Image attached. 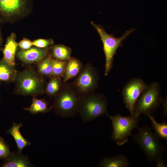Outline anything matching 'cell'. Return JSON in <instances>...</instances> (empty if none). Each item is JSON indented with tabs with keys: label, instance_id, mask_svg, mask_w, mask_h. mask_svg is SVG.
<instances>
[{
	"label": "cell",
	"instance_id": "obj_16",
	"mask_svg": "<svg viewBox=\"0 0 167 167\" xmlns=\"http://www.w3.org/2000/svg\"><path fill=\"white\" fill-rule=\"evenodd\" d=\"M18 73L14 66L9 64L3 59L0 61V82L15 81Z\"/></svg>",
	"mask_w": 167,
	"mask_h": 167
},
{
	"label": "cell",
	"instance_id": "obj_1",
	"mask_svg": "<svg viewBox=\"0 0 167 167\" xmlns=\"http://www.w3.org/2000/svg\"><path fill=\"white\" fill-rule=\"evenodd\" d=\"M81 96L72 83L63 82L59 92L54 96L51 108L61 117L74 116L78 113Z\"/></svg>",
	"mask_w": 167,
	"mask_h": 167
},
{
	"label": "cell",
	"instance_id": "obj_10",
	"mask_svg": "<svg viewBox=\"0 0 167 167\" xmlns=\"http://www.w3.org/2000/svg\"><path fill=\"white\" fill-rule=\"evenodd\" d=\"M147 85L142 79L134 78L128 81L123 88L122 92L123 101L130 115H133L135 103Z\"/></svg>",
	"mask_w": 167,
	"mask_h": 167
},
{
	"label": "cell",
	"instance_id": "obj_22",
	"mask_svg": "<svg viewBox=\"0 0 167 167\" xmlns=\"http://www.w3.org/2000/svg\"><path fill=\"white\" fill-rule=\"evenodd\" d=\"M62 79L52 76L46 84L45 93L51 96H54L60 90L63 82Z\"/></svg>",
	"mask_w": 167,
	"mask_h": 167
},
{
	"label": "cell",
	"instance_id": "obj_19",
	"mask_svg": "<svg viewBox=\"0 0 167 167\" xmlns=\"http://www.w3.org/2000/svg\"><path fill=\"white\" fill-rule=\"evenodd\" d=\"M48 103L44 99H39L34 97L32 99L30 106L28 108H24L32 114L39 113H44L49 112L51 107H48Z\"/></svg>",
	"mask_w": 167,
	"mask_h": 167
},
{
	"label": "cell",
	"instance_id": "obj_6",
	"mask_svg": "<svg viewBox=\"0 0 167 167\" xmlns=\"http://www.w3.org/2000/svg\"><path fill=\"white\" fill-rule=\"evenodd\" d=\"M99 35L103 45V49L105 57L104 75L107 76L113 66V57L119 47L122 46V43L128 36L136 29L132 28L127 30L121 37H115L112 34L107 33L104 28L100 25L91 22Z\"/></svg>",
	"mask_w": 167,
	"mask_h": 167
},
{
	"label": "cell",
	"instance_id": "obj_21",
	"mask_svg": "<svg viewBox=\"0 0 167 167\" xmlns=\"http://www.w3.org/2000/svg\"><path fill=\"white\" fill-rule=\"evenodd\" d=\"M148 117L152 123L151 128L154 129L156 136L161 139L167 140V122L165 121L159 123L155 120L153 115H149Z\"/></svg>",
	"mask_w": 167,
	"mask_h": 167
},
{
	"label": "cell",
	"instance_id": "obj_20",
	"mask_svg": "<svg viewBox=\"0 0 167 167\" xmlns=\"http://www.w3.org/2000/svg\"><path fill=\"white\" fill-rule=\"evenodd\" d=\"M37 64L38 72L40 75L49 78L52 76V57L50 53Z\"/></svg>",
	"mask_w": 167,
	"mask_h": 167
},
{
	"label": "cell",
	"instance_id": "obj_8",
	"mask_svg": "<svg viewBox=\"0 0 167 167\" xmlns=\"http://www.w3.org/2000/svg\"><path fill=\"white\" fill-rule=\"evenodd\" d=\"M106 115L112 122L113 131L111 138L117 144L121 146L128 141V138L132 135V132L138 127L139 117L130 115L124 116L117 114L112 116Z\"/></svg>",
	"mask_w": 167,
	"mask_h": 167
},
{
	"label": "cell",
	"instance_id": "obj_23",
	"mask_svg": "<svg viewBox=\"0 0 167 167\" xmlns=\"http://www.w3.org/2000/svg\"><path fill=\"white\" fill-rule=\"evenodd\" d=\"M67 61L56 60L52 58V76L63 79Z\"/></svg>",
	"mask_w": 167,
	"mask_h": 167
},
{
	"label": "cell",
	"instance_id": "obj_3",
	"mask_svg": "<svg viewBox=\"0 0 167 167\" xmlns=\"http://www.w3.org/2000/svg\"><path fill=\"white\" fill-rule=\"evenodd\" d=\"M160 90L158 82L147 85L135 103L133 115L137 117L141 114L148 116L154 113L161 104L165 103L166 99L161 96Z\"/></svg>",
	"mask_w": 167,
	"mask_h": 167
},
{
	"label": "cell",
	"instance_id": "obj_27",
	"mask_svg": "<svg viewBox=\"0 0 167 167\" xmlns=\"http://www.w3.org/2000/svg\"><path fill=\"white\" fill-rule=\"evenodd\" d=\"M3 44V40L2 34L0 30V51H1Z\"/></svg>",
	"mask_w": 167,
	"mask_h": 167
},
{
	"label": "cell",
	"instance_id": "obj_4",
	"mask_svg": "<svg viewBox=\"0 0 167 167\" xmlns=\"http://www.w3.org/2000/svg\"><path fill=\"white\" fill-rule=\"evenodd\" d=\"M15 81L16 94L35 96L45 93L44 77L33 69L28 68L18 73Z\"/></svg>",
	"mask_w": 167,
	"mask_h": 167
},
{
	"label": "cell",
	"instance_id": "obj_26",
	"mask_svg": "<svg viewBox=\"0 0 167 167\" xmlns=\"http://www.w3.org/2000/svg\"><path fill=\"white\" fill-rule=\"evenodd\" d=\"M17 45L21 49L23 50H27L33 45L32 41L26 38H24L20 41L17 43Z\"/></svg>",
	"mask_w": 167,
	"mask_h": 167
},
{
	"label": "cell",
	"instance_id": "obj_2",
	"mask_svg": "<svg viewBox=\"0 0 167 167\" xmlns=\"http://www.w3.org/2000/svg\"><path fill=\"white\" fill-rule=\"evenodd\" d=\"M132 135L134 141L142 150L148 161L157 163L163 161L165 148L151 127L145 125L137 129Z\"/></svg>",
	"mask_w": 167,
	"mask_h": 167
},
{
	"label": "cell",
	"instance_id": "obj_11",
	"mask_svg": "<svg viewBox=\"0 0 167 167\" xmlns=\"http://www.w3.org/2000/svg\"><path fill=\"white\" fill-rule=\"evenodd\" d=\"M51 46L41 48L33 45L27 50H19L16 56L24 64L37 63L50 53Z\"/></svg>",
	"mask_w": 167,
	"mask_h": 167
},
{
	"label": "cell",
	"instance_id": "obj_9",
	"mask_svg": "<svg viewBox=\"0 0 167 167\" xmlns=\"http://www.w3.org/2000/svg\"><path fill=\"white\" fill-rule=\"evenodd\" d=\"M99 79L97 69L90 63L84 66L72 83L81 95L94 92L98 86Z\"/></svg>",
	"mask_w": 167,
	"mask_h": 167
},
{
	"label": "cell",
	"instance_id": "obj_24",
	"mask_svg": "<svg viewBox=\"0 0 167 167\" xmlns=\"http://www.w3.org/2000/svg\"><path fill=\"white\" fill-rule=\"evenodd\" d=\"M11 152L10 148L4 139L0 136V160L7 158Z\"/></svg>",
	"mask_w": 167,
	"mask_h": 167
},
{
	"label": "cell",
	"instance_id": "obj_18",
	"mask_svg": "<svg viewBox=\"0 0 167 167\" xmlns=\"http://www.w3.org/2000/svg\"><path fill=\"white\" fill-rule=\"evenodd\" d=\"M71 49L61 44L52 45L50 52L52 58L58 60L67 61L71 57Z\"/></svg>",
	"mask_w": 167,
	"mask_h": 167
},
{
	"label": "cell",
	"instance_id": "obj_14",
	"mask_svg": "<svg viewBox=\"0 0 167 167\" xmlns=\"http://www.w3.org/2000/svg\"><path fill=\"white\" fill-rule=\"evenodd\" d=\"M22 126L21 123L13 122L11 127L5 132L13 137L16 144L18 151L20 152H22L25 147L31 144V143L25 139L20 132V129Z\"/></svg>",
	"mask_w": 167,
	"mask_h": 167
},
{
	"label": "cell",
	"instance_id": "obj_17",
	"mask_svg": "<svg viewBox=\"0 0 167 167\" xmlns=\"http://www.w3.org/2000/svg\"><path fill=\"white\" fill-rule=\"evenodd\" d=\"M129 166L128 158L123 155L104 158L100 161L99 165L101 167H126Z\"/></svg>",
	"mask_w": 167,
	"mask_h": 167
},
{
	"label": "cell",
	"instance_id": "obj_12",
	"mask_svg": "<svg viewBox=\"0 0 167 167\" xmlns=\"http://www.w3.org/2000/svg\"><path fill=\"white\" fill-rule=\"evenodd\" d=\"M2 167H30L33 166L28 157L22 152L18 151L11 152L4 159L1 165Z\"/></svg>",
	"mask_w": 167,
	"mask_h": 167
},
{
	"label": "cell",
	"instance_id": "obj_15",
	"mask_svg": "<svg viewBox=\"0 0 167 167\" xmlns=\"http://www.w3.org/2000/svg\"><path fill=\"white\" fill-rule=\"evenodd\" d=\"M83 66L79 60L71 57L68 60L62 81L67 82L76 77L80 72Z\"/></svg>",
	"mask_w": 167,
	"mask_h": 167
},
{
	"label": "cell",
	"instance_id": "obj_25",
	"mask_svg": "<svg viewBox=\"0 0 167 167\" xmlns=\"http://www.w3.org/2000/svg\"><path fill=\"white\" fill-rule=\"evenodd\" d=\"M33 45L41 48H46L52 46L54 41L51 39H38L32 41Z\"/></svg>",
	"mask_w": 167,
	"mask_h": 167
},
{
	"label": "cell",
	"instance_id": "obj_5",
	"mask_svg": "<svg viewBox=\"0 0 167 167\" xmlns=\"http://www.w3.org/2000/svg\"><path fill=\"white\" fill-rule=\"evenodd\" d=\"M107 101L103 95L94 92L81 95L78 112L83 122H87L108 113Z\"/></svg>",
	"mask_w": 167,
	"mask_h": 167
},
{
	"label": "cell",
	"instance_id": "obj_13",
	"mask_svg": "<svg viewBox=\"0 0 167 167\" xmlns=\"http://www.w3.org/2000/svg\"><path fill=\"white\" fill-rule=\"evenodd\" d=\"M16 36L11 33L7 37L3 49V59L9 64L14 66L15 57L17 50L18 45L16 41Z\"/></svg>",
	"mask_w": 167,
	"mask_h": 167
},
{
	"label": "cell",
	"instance_id": "obj_7",
	"mask_svg": "<svg viewBox=\"0 0 167 167\" xmlns=\"http://www.w3.org/2000/svg\"><path fill=\"white\" fill-rule=\"evenodd\" d=\"M33 0H0V22L13 23L31 12Z\"/></svg>",
	"mask_w": 167,
	"mask_h": 167
}]
</instances>
